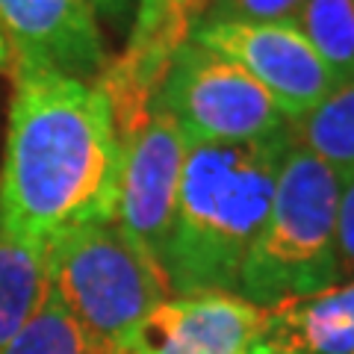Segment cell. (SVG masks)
<instances>
[{
  "mask_svg": "<svg viewBox=\"0 0 354 354\" xmlns=\"http://www.w3.org/2000/svg\"><path fill=\"white\" fill-rule=\"evenodd\" d=\"M12 68H48L101 83L109 50L86 0H0Z\"/></svg>",
  "mask_w": 354,
  "mask_h": 354,
  "instance_id": "cell-8",
  "label": "cell"
},
{
  "mask_svg": "<svg viewBox=\"0 0 354 354\" xmlns=\"http://www.w3.org/2000/svg\"><path fill=\"white\" fill-rule=\"evenodd\" d=\"M295 145L316 153L339 174L354 171V77L334 86L322 104L290 124Z\"/></svg>",
  "mask_w": 354,
  "mask_h": 354,
  "instance_id": "cell-12",
  "label": "cell"
},
{
  "mask_svg": "<svg viewBox=\"0 0 354 354\" xmlns=\"http://www.w3.org/2000/svg\"><path fill=\"white\" fill-rule=\"evenodd\" d=\"M121 133L101 83L12 68L0 165V227L48 251L59 236L113 221Z\"/></svg>",
  "mask_w": 354,
  "mask_h": 354,
  "instance_id": "cell-1",
  "label": "cell"
},
{
  "mask_svg": "<svg viewBox=\"0 0 354 354\" xmlns=\"http://www.w3.org/2000/svg\"><path fill=\"white\" fill-rule=\"evenodd\" d=\"M50 295L48 251L0 227V348L24 328Z\"/></svg>",
  "mask_w": 354,
  "mask_h": 354,
  "instance_id": "cell-11",
  "label": "cell"
},
{
  "mask_svg": "<svg viewBox=\"0 0 354 354\" xmlns=\"http://www.w3.org/2000/svg\"><path fill=\"white\" fill-rule=\"evenodd\" d=\"M0 74H12V48L6 41L3 27H0Z\"/></svg>",
  "mask_w": 354,
  "mask_h": 354,
  "instance_id": "cell-18",
  "label": "cell"
},
{
  "mask_svg": "<svg viewBox=\"0 0 354 354\" xmlns=\"http://www.w3.org/2000/svg\"><path fill=\"white\" fill-rule=\"evenodd\" d=\"M88 9L95 12L97 24L113 27V30H124L127 21L136 18V9H139V0H86Z\"/></svg>",
  "mask_w": 354,
  "mask_h": 354,
  "instance_id": "cell-17",
  "label": "cell"
},
{
  "mask_svg": "<svg viewBox=\"0 0 354 354\" xmlns=\"http://www.w3.org/2000/svg\"><path fill=\"white\" fill-rule=\"evenodd\" d=\"M337 260L339 283L354 278V171L342 174L339 213H337Z\"/></svg>",
  "mask_w": 354,
  "mask_h": 354,
  "instance_id": "cell-16",
  "label": "cell"
},
{
  "mask_svg": "<svg viewBox=\"0 0 354 354\" xmlns=\"http://www.w3.org/2000/svg\"><path fill=\"white\" fill-rule=\"evenodd\" d=\"M339 192L342 174L290 139L269 216L242 269L239 295L245 301L269 310L339 283Z\"/></svg>",
  "mask_w": 354,
  "mask_h": 354,
  "instance_id": "cell-3",
  "label": "cell"
},
{
  "mask_svg": "<svg viewBox=\"0 0 354 354\" xmlns=\"http://www.w3.org/2000/svg\"><path fill=\"white\" fill-rule=\"evenodd\" d=\"M186 148L189 139L160 106H151V115L121 139L115 221L160 266V272L180 192Z\"/></svg>",
  "mask_w": 354,
  "mask_h": 354,
  "instance_id": "cell-6",
  "label": "cell"
},
{
  "mask_svg": "<svg viewBox=\"0 0 354 354\" xmlns=\"http://www.w3.org/2000/svg\"><path fill=\"white\" fill-rule=\"evenodd\" d=\"M290 133L260 142H189L162 257L171 295L236 292L266 225Z\"/></svg>",
  "mask_w": 354,
  "mask_h": 354,
  "instance_id": "cell-2",
  "label": "cell"
},
{
  "mask_svg": "<svg viewBox=\"0 0 354 354\" xmlns=\"http://www.w3.org/2000/svg\"><path fill=\"white\" fill-rule=\"evenodd\" d=\"M50 292L80 325L124 348L171 290L165 274L118 221H95L48 248Z\"/></svg>",
  "mask_w": 354,
  "mask_h": 354,
  "instance_id": "cell-4",
  "label": "cell"
},
{
  "mask_svg": "<svg viewBox=\"0 0 354 354\" xmlns=\"http://www.w3.org/2000/svg\"><path fill=\"white\" fill-rule=\"evenodd\" d=\"M260 342L283 354H354V278L269 307Z\"/></svg>",
  "mask_w": 354,
  "mask_h": 354,
  "instance_id": "cell-10",
  "label": "cell"
},
{
  "mask_svg": "<svg viewBox=\"0 0 354 354\" xmlns=\"http://www.w3.org/2000/svg\"><path fill=\"white\" fill-rule=\"evenodd\" d=\"M153 106L165 109L189 142L209 145L283 136L292 124L239 65L192 39L171 57Z\"/></svg>",
  "mask_w": 354,
  "mask_h": 354,
  "instance_id": "cell-5",
  "label": "cell"
},
{
  "mask_svg": "<svg viewBox=\"0 0 354 354\" xmlns=\"http://www.w3.org/2000/svg\"><path fill=\"white\" fill-rule=\"evenodd\" d=\"M295 30L313 44V50L337 77H354V0H304L292 18Z\"/></svg>",
  "mask_w": 354,
  "mask_h": 354,
  "instance_id": "cell-14",
  "label": "cell"
},
{
  "mask_svg": "<svg viewBox=\"0 0 354 354\" xmlns=\"http://www.w3.org/2000/svg\"><path fill=\"white\" fill-rule=\"evenodd\" d=\"M189 39L227 57L295 121L334 92L337 77L295 24H201Z\"/></svg>",
  "mask_w": 354,
  "mask_h": 354,
  "instance_id": "cell-7",
  "label": "cell"
},
{
  "mask_svg": "<svg viewBox=\"0 0 354 354\" xmlns=\"http://www.w3.org/2000/svg\"><path fill=\"white\" fill-rule=\"evenodd\" d=\"M171 6H177V9H183V12H189V9L195 6V3H201V0H169Z\"/></svg>",
  "mask_w": 354,
  "mask_h": 354,
  "instance_id": "cell-20",
  "label": "cell"
},
{
  "mask_svg": "<svg viewBox=\"0 0 354 354\" xmlns=\"http://www.w3.org/2000/svg\"><path fill=\"white\" fill-rule=\"evenodd\" d=\"M248 354H283V351L272 348V346H266V342H254V346L248 348Z\"/></svg>",
  "mask_w": 354,
  "mask_h": 354,
  "instance_id": "cell-19",
  "label": "cell"
},
{
  "mask_svg": "<svg viewBox=\"0 0 354 354\" xmlns=\"http://www.w3.org/2000/svg\"><path fill=\"white\" fill-rule=\"evenodd\" d=\"M304 0H207L195 27L201 24H292Z\"/></svg>",
  "mask_w": 354,
  "mask_h": 354,
  "instance_id": "cell-15",
  "label": "cell"
},
{
  "mask_svg": "<svg viewBox=\"0 0 354 354\" xmlns=\"http://www.w3.org/2000/svg\"><path fill=\"white\" fill-rule=\"evenodd\" d=\"M263 330L266 310L236 292L169 295L142 319L127 354H248Z\"/></svg>",
  "mask_w": 354,
  "mask_h": 354,
  "instance_id": "cell-9",
  "label": "cell"
},
{
  "mask_svg": "<svg viewBox=\"0 0 354 354\" xmlns=\"http://www.w3.org/2000/svg\"><path fill=\"white\" fill-rule=\"evenodd\" d=\"M0 354H127L124 348L92 334L86 325L59 304L57 295H48L36 316L6 342Z\"/></svg>",
  "mask_w": 354,
  "mask_h": 354,
  "instance_id": "cell-13",
  "label": "cell"
}]
</instances>
